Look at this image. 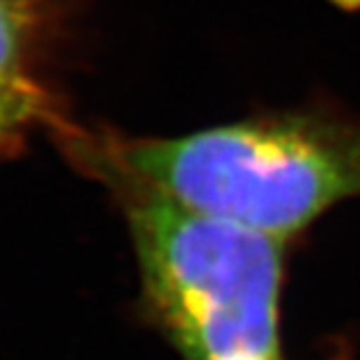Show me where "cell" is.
<instances>
[{"mask_svg":"<svg viewBox=\"0 0 360 360\" xmlns=\"http://www.w3.org/2000/svg\"><path fill=\"white\" fill-rule=\"evenodd\" d=\"M128 221L148 304L183 356H280L278 237L193 211L141 183Z\"/></svg>","mask_w":360,"mask_h":360,"instance_id":"cell-2","label":"cell"},{"mask_svg":"<svg viewBox=\"0 0 360 360\" xmlns=\"http://www.w3.org/2000/svg\"><path fill=\"white\" fill-rule=\"evenodd\" d=\"M39 18L41 0H0V98L41 96L29 74Z\"/></svg>","mask_w":360,"mask_h":360,"instance_id":"cell-3","label":"cell"},{"mask_svg":"<svg viewBox=\"0 0 360 360\" xmlns=\"http://www.w3.org/2000/svg\"><path fill=\"white\" fill-rule=\"evenodd\" d=\"M334 3H339L343 7H358L360 5V0H334Z\"/></svg>","mask_w":360,"mask_h":360,"instance_id":"cell-5","label":"cell"},{"mask_svg":"<svg viewBox=\"0 0 360 360\" xmlns=\"http://www.w3.org/2000/svg\"><path fill=\"white\" fill-rule=\"evenodd\" d=\"M117 163L193 211L280 239L360 195V124L323 113L245 120L122 143Z\"/></svg>","mask_w":360,"mask_h":360,"instance_id":"cell-1","label":"cell"},{"mask_svg":"<svg viewBox=\"0 0 360 360\" xmlns=\"http://www.w3.org/2000/svg\"><path fill=\"white\" fill-rule=\"evenodd\" d=\"M219 360H280V356H259V354H237Z\"/></svg>","mask_w":360,"mask_h":360,"instance_id":"cell-4","label":"cell"}]
</instances>
